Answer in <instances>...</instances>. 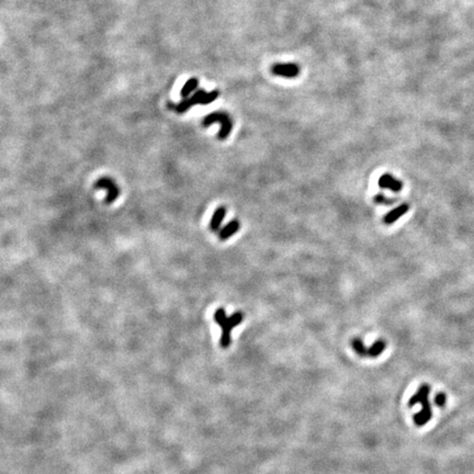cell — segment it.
<instances>
[{
  "mask_svg": "<svg viewBox=\"0 0 474 474\" xmlns=\"http://www.w3.org/2000/svg\"><path fill=\"white\" fill-rule=\"evenodd\" d=\"M243 319L244 315L241 312H235L233 315L227 317L224 308L220 307L216 310L215 314H214V321L222 328V336L220 338V345L222 348H229L231 346L232 330L241 323Z\"/></svg>",
  "mask_w": 474,
  "mask_h": 474,
  "instance_id": "cell-1",
  "label": "cell"
},
{
  "mask_svg": "<svg viewBox=\"0 0 474 474\" xmlns=\"http://www.w3.org/2000/svg\"><path fill=\"white\" fill-rule=\"evenodd\" d=\"M218 97V92L216 90L211 92H205L204 90L196 91L194 96L190 98H186L178 105H171L169 108L172 109L177 113H185L188 110L195 105H208L211 104Z\"/></svg>",
  "mask_w": 474,
  "mask_h": 474,
  "instance_id": "cell-2",
  "label": "cell"
},
{
  "mask_svg": "<svg viewBox=\"0 0 474 474\" xmlns=\"http://www.w3.org/2000/svg\"><path fill=\"white\" fill-rule=\"evenodd\" d=\"M217 123L221 125V129L218 132V138L221 141L226 140L227 137L230 136L232 128H233V122L230 118V115L225 112H213L208 114L207 117L203 119V127L208 128L211 124Z\"/></svg>",
  "mask_w": 474,
  "mask_h": 474,
  "instance_id": "cell-3",
  "label": "cell"
},
{
  "mask_svg": "<svg viewBox=\"0 0 474 474\" xmlns=\"http://www.w3.org/2000/svg\"><path fill=\"white\" fill-rule=\"evenodd\" d=\"M96 189H104L108 191V195L106 198L107 203H112L113 201L117 200L119 196V188L115 185V182L110 178H101L96 182L95 185Z\"/></svg>",
  "mask_w": 474,
  "mask_h": 474,
  "instance_id": "cell-4",
  "label": "cell"
},
{
  "mask_svg": "<svg viewBox=\"0 0 474 474\" xmlns=\"http://www.w3.org/2000/svg\"><path fill=\"white\" fill-rule=\"evenodd\" d=\"M271 70L274 75L285 78H294L300 74V68L296 64H276Z\"/></svg>",
  "mask_w": 474,
  "mask_h": 474,
  "instance_id": "cell-5",
  "label": "cell"
},
{
  "mask_svg": "<svg viewBox=\"0 0 474 474\" xmlns=\"http://www.w3.org/2000/svg\"><path fill=\"white\" fill-rule=\"evenodd\" d=\"M378 183L381 189H388L393 192H400L403 189V183H402V181L393 177L391 173H383L379 178Z\"/></svg>",
  "mask_w": 474,
  "mask_h": 474,
  "instance_id": "cell-6",
  "label": "cell"
},
{
  "mask_svg": "<svg viewBox=\"0 0 474 474\" xmlns=\"http://www.w3.org/2000/svg\"><path fill=\"white\" fill-rule=\"evenodd\" d=\"M420 405H422V409H420L418 413H416L413 417L415 425L418 427H422L424 425H426L429 420L432 418V409L431 406V403H429L428 401H426Z\"/></svg>",
  "mask_w": 474,
  "mask_h": 474,
  "instance_id": "cell-7",
  "label": "cell"
},
{
  "mask_svg": "<svg viewBox=\"0 0 474 474\" xmlns=\"http://www.w3.org/2000/svg\"><path fill=\"white\" fill-rule=\"evenodd\" d=\"M431 388L429 384L427 383L422 384L417 390V392H416L415 394L409 399V408H413V406L416 404H423L424 402L428 401V396H429V393H431Z\"/></svg>",
  "mask_w": 474,
  "mask_h": 474,
  "instance_id": "cell-8",
  "label": "cell"
},
{
  "mask_svg": "<svg viewBox=\"0 0 474 474\" xmlns=\"http://www.w3.org/2000/svg\"><path fill=\"white\" fill-rule=\"evenodd\" d=\"M409 210V205L408 203L401 204L397 208L393 209L392 211H390L388 214H386L383 217V222L388 225L393 224V223H395L401 216H403L404 214L408 213Z\"/></svg>",
  "mask_w": 474,
  "mask_h": 474,
  "instance_id": "cell-9",
  "label": "cell"
},
{
  "mask_svg": "<svg viewBox=\"0 0 474 474\" xmlns=\"http://www.w3.org/2000/svg\"><path fill=\"white\" fill-rule=\"evenodd\" d=\"M239 227H240V224L238 221L237 220L231 221L230 223H227L223 229L218 231V238L221 240L229 239L231 236H233L235 233H237V232L239 231Z\"/></svg>",
  "mask_w": 474,
  "mask_h": 474,
  "instance_id": "cell-10",
  "label": "cell"
},
{
  "mask_svg": "<svg viewBox=\"0 0 474 474\" xmlns=\"http://www.w3.org/2000/svg\"><path fill=\"white\" fill-rule=\"evenodd\" d=\"M386 348H387V343L384 342L383 339H378V341H375L372 344V346H370L369 348L366 347L364 357L377 358L382 354Z\"/></svg>",
  "mask_w": 474,
  "mask_h": 474,
  "instance_id": "cell-11",
  "label": "cell"
},
{
  "mask_svg": "<svg viewBox=\"0 0 474 474\" xmlns=\"http://www.w3.org/2000/svg\"><path fill=\"white\" fill-rule=\"evenodd\" d=\"M225 214H226V209L224 207L217 208L213 214L211 221H210V230L212 232L220 231V227L223 220H224Z\"/></svg>",
  "mask_w": 474,
  "mask_h": 474,
  "instance_id": "cell-12",
  "label": "cell"
},
{
  "mask_svg": "<svg viewBox=\"0 0 474 474\" xmlns=\"http://www.w3.org/2000/svg\"><path fill=\"white\" fill-rule=\"evenodd\" d=\"M198 85H199V80L194 77L188 80V82L185 84V86H183L181 89V97L183 99H186L192 91L195 90V89L198 88Z\"/></svg>",
  "mask_w": 474,
  "mask_h": 474,
  "instance_id": "cell-13",
  "label": "cell"
},
{
  "mask_svg": "<svg viewBox=\"0 0 474 474\" xmlns=\"http://www.w3.org/2000/svg\"><path fill=\"white\" fill-rule=\"evenodd\" d=\"M395 199H390L387 198L384 194H378L374 196V202L378 204H383V205H391L395 202Z\"/></svg>",
  "mask_w": 474,
  "mask_h": 474,
  "instance_id": "cell-14",
  "label": "cell"
},
{
  "mask_svg": "<svg viewBox=\"0 0 474 474\" xmlns=\"http://www.w3.org/2000/svg\"><path fill=\"white\" fill-rule=\"evenodd\" d=\"M433 401H435V405L438 406V408H444L447 402V396L444 392H439L437 393Z\"/></svg>",
  "mask_w": 474,
  "mask_h": 474,
  "instance_id": "cell-15",
  "label": "cell"
}]
</instances>
